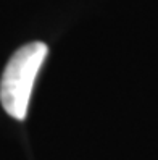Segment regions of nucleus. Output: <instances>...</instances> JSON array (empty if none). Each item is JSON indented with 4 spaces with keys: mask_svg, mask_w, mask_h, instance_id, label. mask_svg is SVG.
I'll return each instance as SVG.
<instances>
[{
    "mask_svg": "<svg viewBox=\"0 0 158 160\" xmlns=\"http://www.w3.org/2000/svg\"><path fill=\"white\" fill-rule=\"evenodd\" d=\"M47 53L49 49L44 42H31L18 49L7 63L0 82V100L15 120L26 118L32 86Z\"/></svg>",
    "mask_w": 158,
    "mask_h": 160,
    "instance_id": "1",
    "label": "nucleus"
}]
</instances>
